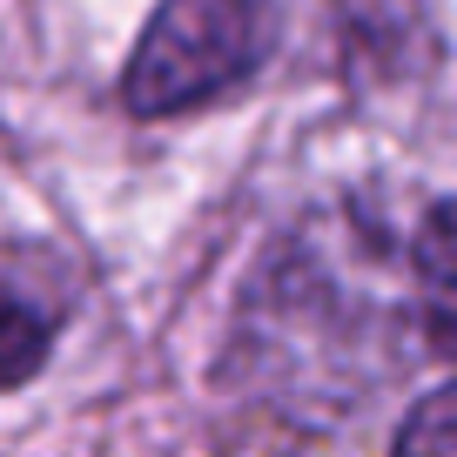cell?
Returning <instances> with one entry per match:
<instances>
[{"mask_svg":"<svg viewBox=\"0 0 457 457\" xmlns=\"http://www.w3.org/2000/svg\"><path fill=\"white\" fill-rule=\"evenodd\" d=\"M424 363H457V296L417 270L390 195L350 188L249 262L222 384L256 411H289L303 437H329Z\"/></svg>","mask_w":457,"mask_h":457,"instance_id":"cell-1","label":"cell"},{"mask_svg":"<svg viewBox=\"0 0 457 457\" xmlns=\"http://www.w3.org/2000/svg\"><path fill=\"white\" fill-rule=\"evenodd\" d=\"M283 47V0H155L114 101L129 121H182L243 95Z\"/></svg>","mask_w":457,"mask_h":457,"instance_id":"cell-2","label":"cell"},{"mask_svg":"<svg viewBox=\"0 0 457 457\" xmlns=\"http://www.w3.org/2000/svg\"><path fill=\"white\" fill-rule=\"evenodd\" d=\"M74 316V283L47 256H0V397L28 390L54 363Z\"/></svg>","mask_w":457,"mask_h":457,"instance_id":"cell-3","label":"cell"},{"mask_svg":"<svg viewBox=\"0 0 457 457\" xmlns=\"http://www.w3.org/2000/svg\"><path fill=\"white\" fill-rule=\"evenodd\" d=\"M390 451H424V457H457V377L411 403L390 424Z\"/></svg>","mask_w":457,"mask_h":457,"instance_id":"cell-4","label":"cell"},{"mask_svg":"<svg viewBox=\"0 0 457 457\" xmlns=\"http://www.w3.org/2000/svg\"><path fill=\"white\" fill-rule=\"evenodd\" d=\"M411 256L437 289L457 296V195H430L411 215Z\"/></svg>","mask_w":457,"mask_h":457,"instance_id":"cell-5","label":"cell"}]
</instances>
